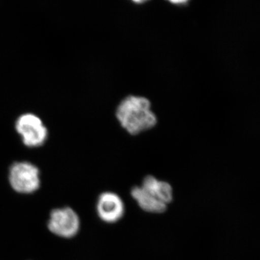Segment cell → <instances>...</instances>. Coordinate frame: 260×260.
Masks as SVG:
<instances>
[{"label": "cell", "mask_w": 260, "mask_h": 260, "mask_svg": "<svg viewBox=\"0 0 260 260\" xmlns=\"http://www.w3.org/2000/svg\"><path fill=\"white\" fill-rule=\"evenodd\" d=\"M116 118L130 135H135L155 125L156 117L150 109V103L143 97L128 96L116 110Z\"/></svg>", "instance_id": "6da1fadb"}, {"label": "cell", "mask_w": 260, "mask_h": 260, "mask_svg": "<svg viewBox=\"0 0 260 260\" xmlns=\"http://www.w3.org/2000/svg\"><path fill=\"white\" fill-rule=\"evenodd\" d=\"M9 182L13 190L20 194L35 192L41 185L40 172L31 162H16L10 168Z\"/></svg>", "instance_id": "7a4b0ae2"}, {"label": "cell", "mask_w": 260, "mask_h": 260, "mask_svg": "<svg viewBox=\"0 0 260 260\" xmlns=\"http://www.w3.org/2000/svg\"><path fill=\"white\" fill-rule=\"evenodd\" d=\"M15 129L21 136L24 145L29 148L41 146L47 139V126L41 118L30 113L19 116L15 122Z\"/></svg>", "instance_id": "3957f363"}, {"label": "cell", "mask_w": 260, "mask_h": 260, "mask_svg": "<svg viewBox=\"0 0 260 260\" xmlns=\"http://www.w3.org/2000/svg\"><path fill=\"white\" fill-rule=\"evenodd\" d=\"M47 226L54 235L70 239L79 232L80 220L76 212L69 207L56 208L51 212Z\"/></svg>", "instance_id": "277c9868"}, {"label": "cell", "mask_w": 260, "mask_h": 260, "mask_svg": "<svg viewBox=\"0 0 260 260\" xmlns=\"http://www.w3.org/2000/svg\"><path fill=\"white\" fill-rule=\"evenodd\" d=\"M96 211L104 223H115L124 216L125 206L119 195L112 191H105L98 198Z\"/></svg>", "instance_id": "5b68a950"}, {"label": "cell", "mask_w": 260, "mask_h": 260, "mask_svg": "<svg viewBox=\"0 0 260 260\" xmlns=\"http://www.w3.org/2000/svg\"><path fill=\"white\" fill-rule=\"evenodd\" d=\"M131 196L138 206L147 213L160 214L167 209V205L159 201L155 197L144 190L141 186L132 189Z\"/></svg>", "instance_id": "8992f818"}, {"label": "cell", "mask_w": 260, "mask_h": 260, "mask_svg": "<svg viewBox=\"0 0 260 260\" xmlns=\"http://www.w3.org/2000/svg\"><path fill=\"white\" fill-rule=\"evenodd\" d=\"M141 187L167 205L172 203L174 198V191L171 184L167 181L158 180L153 176L145 177Z\"/></svg>", "instance_id": "52a82bcc"}, {"label": "cell", "mask_w": 260, "mask_h": 260, "mask_svg": "<svg viewBox=\"0 0 260 260\" xmlns=\"http://www.w3.org/2000/svg\"><path fill=\"white\" fill-rule=\"evenodd\" d=\"M170 3L175 5L185 4L189 0H169Z\"/></svg>", "instance_id": "ba28073f"}, {"label": "cell", "mask_w": 260, "mask_h": 260, "mask_svg": "<svg viewBox=\"0 0 260 260\" xmlns=\"http://www.w3.org/2000/svg\"><path fill=\"white\" fill-rule=\"evenodd\" d=\"M133 1L135 3H138V4H141V3H145V2L148 1V0H133Z\"/></svg>", "instance_id": "9c48e42d"}]
</instances>
